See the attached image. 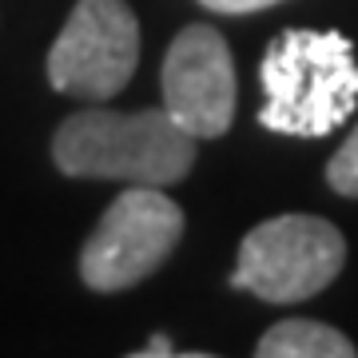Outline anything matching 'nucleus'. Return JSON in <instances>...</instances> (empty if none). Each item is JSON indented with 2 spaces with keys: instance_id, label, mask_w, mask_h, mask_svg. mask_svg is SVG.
Returning a JSON list of instances; mask_svg holds the SVG:
<instances>
[{
  "instance_id": "1",
  "label": "nucleus",
  "mask_w": 358,
  "mask_h": 358,
  "mask_svg": "<svg viewBox=\"0 0 358 358\" xmlns=\"http://www.w3.org/2000/svg\"><path fill=\"white\" fill-rule=\"evenodd\" d=\"M52 159L76 179H128L164 187L179 183L195 164V136L179 128L167 108L112 112L88 108L68 115L52 136Z\"/></svg>"
},
{
  "instance_id": "2",
  "label": "nucleus",
  "mask_w": 358,
  "mask_h": 358,
  "mask_svg": "<svg viewBox=\"0 0 358 358\" xmlns=\"http://www.w3.org/2000/svg\"><path fill=\"white\" fill-rule=\"evenodd\" d=\"M259 80L267 96L259 124L267 131L303 140L331 136L358 103L355 44L343 32L291 28L271 40Z\"/></svg>"
},
{
  "instance_id": "3",
  "label": "nucleus",
  "mask_w": 358,
  "mask_h": 358,
  "mask_svg": "<svg viewBox=\"0 0 358 358\" xmlns=\"http://www.w3.org/2000/svg\"><path fill=\"white\" fill-rule=\"evenodd\" d=\"M343 263L346 239L334 223L319 215H279L243 239L231 282L263 303H303L327 291Z\"/></svg>"
},
{
  "instance_id": "4",
  "label": "nucleus",
  "mask_w": 358,
  "mask_h": 358,
  "mask_svg": "<svg viewBox=\"0 0 358 358\" xmlns=\"http://www.w3.org/2000/svg\"><path fill=\"white\" fill-rule=\"evenodd\" d=\"M179 235H183V211L159 187L136 183L124 195H115L112 207L103 211L100 227L84 243L80 279L103 294L128 291L164 267V259L176 251Z\"/></svg>"
},
{
  "instance_id": "5",
  "label": "nucleus",
  "mask_w": 358,
  "mask_h": 358,
  "mask_svg": "<svg viewBox=\"0 0 358 358\" xmlns=\"http://www.w3.org/2000/svg\"><path fill=\"white\" fill-rule=\"evenodd\" d=\"M140 64V24L124 0H80L48 52L56 92L103 103L124 92Z\"/></svg>"
},
{
  "instance_id": "6",
  "label": "nucleus",
  "mask_w": 358,
  "mask_h": 358,
  "mask_svg": "<svg viewBox=\"0 0 358 358\" xmlns=\"http://www.w3.org/2000/svg\"><path fill=\"white\" fill-rule=\"evenodd\" d=\"M164 108L195 140H215L235 120V64L211 24H187L164 56Z\"/></svg>"
},
{
  "instance_id": "7",
  "label": "nucleus",
  "mask_w": 358,
  "mask_h": 358,
  "mask_svg": "<svg viewBox=\"0 0 358 358\" xmlns=\"http://www.w3.org/2000/svg\"><path fill=\"white\" fill-rule=\"evenodd\" d=\"M259 358H355V343L315 319L275 322L255 346Z\"/></svg>"
},
{
  "instance_id": "8",
  "label": "nucleus",
  "mask_w": 358,
  "mask_h": 358,
  "mask_svg": "<svg viewBox=\"0 0 358 358\" xmlns=\"http://www.w3.org/2000/svg\"><path fill=\"white\" fill-rule=\"evenodd\" d=\"M327 183L346 199H358V128L346 136V143L331 155L327 164Z\"/></svg>"
},
{
  "instance_id": "9",
  "label": "nucleus",
  "mask_w": 358,
  "mask_h": 358,
  "mask_svg": "<svg viewBox=\"0 0 358 358\" xmlns=\"http://www.w3.org/2000/svg\"><path fill=\"white\" fill-rule=\"evenodd\" d=\"M203 8L211 13H223V16H243V13H259V8H271L279 0H199Z\"/></svg>"
},
{
  "instance_id": "10",
  "label": "nucleus",
  "mask_w": 358,
  "mask_h": 358,
  "mask_svg": "<svg viewBox=\"0 0 358 358\" xmlns=\"http://www.w3.org/2000/svg\"><path fill=\"white\" fill-rule=\"evenodd\" d=\"M159 355H176V346L167 343L164 334H155V338L143 346V350H136V358H159Z\"/></svg>"
}]
</instances>
